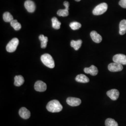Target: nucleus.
Wrapping results in <instances>:
<instances>
[{
	"instance_id": "nucleus-22",
	"label": "nucleus",
	"mask_w": 126,
	"mask_h": 126,
	"mask_svg": "<svg viewBox=\"0 0 126 126\" xmlns=\"http://www.w3.org/2000/svg\"><path fill=\"white\" fill-rule=\"evenodd\" d=\"M106 126H118L117 122L112 118H108L105 121Z\"/></svg>"
},
{
	"instance_id": "nucleus-9",
	"label": "nucleus",
	"mask_w": 126,
	"mask_h": 126,
	"mask_svg": "<svg viewBox=\"0 0 126 126\" xmlns=\"http://www.w3.org/2000/svg\"><path fill=\"white\" fill-rule=\"evenodd\" d=\"M24 6L27 11L30 13H33L36 9V5L34 2L31 0H27L24 3Z\"/></svg>"
},
{
	"instance_id": "nucleus-3",
	"label": "nucleus",
	"mask_w": 126,
	"mask_h": 126,
	"mask_svg": "<svg viewBox=\"0 0 126 126\" xmlns=\"http://www.w3.org/2000/svg\"><path fill=\"white\" fill-rule=\"evenodd\" d=\"M108 8V6L106 3H102L97 5L93 11V13L95 16L102 15L106 12Z\"/></svg>"
},
{
	"instance_id": "nucleus-18",
	"label": "nucleus",
	"mask_w": 126,
	"mask_h": 126,
	"mask_svg": "<svg viewBox=\"0 0 126 126\" xmlns=\"http://www.w3.org/2000/svg\"><path fill=\"white\" fill-rule=\"evenodd\" d=\"M82 41L81 40H78L77 41L72 40L71 42V46L73 47L75 50H79L82 45Z\"/></svg>"
},
{
	"instance_id": "nucleus-1",
	"label": "nucleus",
	"mask_w": 126,
	"mask_h": 126,
	"mask_svg": "<svg viewBox=\"0 0 126 126\" xmlns=\"http://www.w3.org/2000/svg\"><path fill=\"white\" fill-rule=\"evenodd\" d=\"M46 108L50 112L58 113L62 111L63 106L58 100L54 99L48 102L46 106Z\"/></svg>"
},
{
	"instance_id": "nucleus-11",
	"label": "nucleus",
	"mask_w": 126,
	"mask_h": 126,
	"mask_svg": "<svg viewBox=\"0 0 126 126\" xmlns=\"http://www.w3.org/2000/svg\"><path fill=\"white\" fill-rule=\"evenodd\" d=\"M84 71L86 73L90 74L92 76H96L98 73V68L94 65H91L90 67L85 68Z\"/></svg>"
},
{
	"instance_id": "nucleus-2",
	"label": "nucleus",
	"mask_w": 126,
	"mask_h": 126,
	"mask_svg": "<svg viewBox=\"0 0 126 126\" xmlns=\"http://www.w3.org/2000/svg\"><path fill=\"white\" fill-rule=\"evenodd\" d=\"M41 60L42 63L47 67L50 68H53L55 67L54 60L50 54H43L41 57Z\"/></svg>"
},
{
	"instance_id": "nucleus-7",
	"label": "nucleus",
	"mask_w": 126,
	"mask_h": 126,
	"mask_svg": "<svg viewBox=\"0 0 126 126\" xmlns=\"http://www.w3.org/2000/svg\"><path fill=\"white\" fill-rule=\"evenodd\" d=\"M34 88L37 92H45L47 89V85L43 81L38 80L35 83L34 85Z\"/></svg>"
},
{
	"instance_id": "nucleus-8",
	"label": "nucleus",
	"mask_w": 126,
	"mask_h": 126,
	"mask_svg": "<svg viewBox=\"0 0 126 126\" xmlns=\"http://www.w3.org/2000/svg\"><path fill=\"white\" fill-rule=\"evenodd\" d=\"M67 103L72 107H77L80 105L81 99L73 97H69L66 99Z\"/></svg>"
},
{
	"instance_id": "nucleus-10",
	"label": "nucleus",
	"mask_w": 126,
	"mask_h": 126,
	"mask_svg": "<svg viewBox=\"0 0 126 126\" xmlns=\"http://www.w3.org/2000/svg\"><path fill=\"white\" fill-rule=\"evenodd\" d=\"M107 94L112 100H116L118 99L120 93L118 90L115 89H113L108 91Z\"/></svg>"
},
{
	"instance_id": "nucleus-26",
	"label": "nucleus",
	"mask_w": 126,
	"mask_h": 126,
	"mask_svg": "<svg viewBox=\"0 0 126 126\" xmlns=\"http://www.w3.org/2000/svg\"><path fill=\"white\" fill-rule=\"evenodd\" d=\"M63 5H64V6L65 7V9L69 10V5H70L69 4V3L68 1H65L63 2Z\"/></svg>"
},
{
	"instance_id": "nucleus-23",
	"label": "nucleus",
	"mask_w": 126,
	"mask_h": 126,
	"mask_svg": "<svg viewBox=\"0 0 126 126\" xmlns=\"http://www.w3.org/2000/svg\"><path fill=\"white\" fill-rule=\"evenodd\" d=\"M57 14L59 16L65 17L69 15V10L68 9H59L57 12Z\"/></svg>"
},
{
	"instance_id": "nucleus-19",
	"label": "nucleus",
	"mask_w": 126,
	"mask_h": 126,
	"mask_svg": "<svg viewBox=\"0 0 126 126\" xmlns=\"http://www.w3.org/2000/svg\"><path fill=\"white\" fill-rule=\"evenodd\" d=\"M52 26L54 29L59 30L60 28L61 23L59 21L58 19L56 17H54L51 19Z\"/></svg>"
},
{
	"instance_id": "nucleus-27",
	"label": "nucleus",
	"mask_w": 126,
	"mask_h": 126,
	"mask_svg": "<svg viewBox=\"0 0 126 126\" xmlns=\"http://www.w3.org/2000/svg\"><path fill=\"white\" fill-rule=\"evenodd\" d=\"M81 0H75V1H80Z\"/></svg>"
},
{
	"instance_id": "nucleus-17",
	"label": "nucleus",
	"mask_w": 126,
	"mask_h": 126,
	"mask_svg": "<svg viewBox=\"0 0 126 126\" xmlns=\"http://www.w3.org/2000/svg\"><path fill=\"white\" fill-rule=\"evenodd\" d=\"M39 39L41 42V47L42 48L45 49L47 45V42L48 41V37L47 36H45L43 35H41L39 36Z\"/></svg>"
},
{
	"instance_id": "nucleus-4",
	"label": "nucleus",
	"mask_w": 126,
	"mask_h": 126,
	"mask_svg": "<svg viewBox=\"0 0 126 126\" xmlns=\"http://www.w3.org/2000/svg\"><path fill=\"white\" fill-rule=\"evenodd\" d=\"M19 40L17 38H14L8 44L6 50L9 52H13L16 50L19 44Z\"/></svg>"
},
{
	"instance_id": "nucleus-12",
	"label": "nucleus",
	"mask_w": 126,
	"mask_h": 126,
	"mask_svg": "<svg viewBox=\"0 0 126 126\" xmlns=\"http://www.w3.org/2000/svg\"><path fill=\"white\" fill-rule=\"evenodd\" d=\"M19 114L20 117L24 119H28L31 116L30 111L24 107L20 108L19 111Z\"/></svg>"
},
{
	"instance_id": "nucleus-24",
	"label": "nucleus",
	"mask_w": 126,
	"mask_h": 126,
	"mask_svg": "<svg viewBox=\"0 0 126 126\" xmlns=\"http://www.w3.org/2000/svg\"><path fill=\"white\" fill-rule=\"evenodd\" d=\"M70 27H71V28L73 30H77L81 28V23L77 22H73L70 23Z\"/></svg>"
},
{
	"instance_id": "nucleus-16",
	"label": "nucleus",
	"mask_w": 126,
	"mask_h": 126,
	"mask_svg": "<svg viewBox=\"0 0 126 126\" xmlns=\"http://www.w3.org/2000/svg\"><path fill=\"white\" fill-rule=\"evenodd\" d=\"M14 85L16 86H22L24 82V79L22 75H18L15 77Z\"/></svg>"
},
{
	"instance_id": "nucleus-25",
	"label": "nucleus",
	"mask_w": 126,
	"mask_h": 126,
	"mask_svg": "<svg viewBox=\"0 0 126 126\" xmlns=\"http://www.w3.org/2000/svg\"><path fill=\"white\" fill-rule=\"evenodd\" d=\"M119 4L122 8L126 9V0H120Z\"/></svg>"
},
{
	"instance_id": "nucleus-13",
	"label": "nucleus",
	"mask_w": 126,
	"mask_h": 126,
	"mask_svg": "<svg viewBox=\"0 0 126 126\" xmlns=\"http://www.w3.org/2000/svg\"><path fill=\"white\" fill-rule=\"evenodd\" d=\"M90 36L93 41L96 43H99L102 40L101 36L96 31H92L90 33Z\"/></svg>"
},
{
	"instance_id": "nucleus-15",
	"label": "nucleus",
	"mask_w": 126,
	"mask_h": 126,
	"mask_svg": "<svg viewBox=\"0 0 126 126\" xmlns=\"http://www.w3.org/2000/svg\"><path fill=\"white\" fill-rule=\"evenodd\" d=\"M126 33V20H122L119 24V34L123 35Z\"/></svg>"
},
{
	"instance_id": "nucleus-5",
	"label": "nucleus",
	"mask_w": 126,
	"mask_h": 126,
	"mask_svg": "<svg viewBox=\"0 0 126 126\" xmlns=\"http://www.w3.org/2000/svg\"><path fill=\"white\" fill-rule=\"evenodd\" d=\"M113 60L114 62L126 65V56L124 54H116L113 57Z\"/></svg>"
},
{
	"instance_id": "nucleus-21",
	"label": "nucleus",
	"mask_w": 126,
	"mask_h": 126,
	"mask_svg": "<svg viewBox=\"0 0 126 126\" xmlns=\"http://www.w3.org/2000/svg\"><path fill=\"white\" fill-rule=\"evenodd\" d=\"M10 25L16 31L20 30L22 27L21 24L18 23L17 20H13V21H12L10 22Z\"/></svg>"
},
{
	"instance_id": "nucleus-6",
	"label": "nucleus",
	"mask_w": 126,
	"mask_h": 126,
	"mask_svg": "<svg viewBox=\"0 0 126 126\" xmlns=\"http://www.w3.org/2000/svg\"><path fill=\"white\" fill-rule=\"evenodd\" d=\"M123 67L122 64L115 62L111 63L109 64L108 65V69L109 71L111 72H117L122 71L123 70Z\"/></svg>"
},
{
	"instance_id": "nucleus-14",
	"label": "nucleus",
	"mask_w": 126,
	"mask_h": 126,
	"mask_svg": "<svg viewBox=\"0 0 126 126\" xmlns=\"http://www.w3.org/2000/svg\"><path fill=\"white\" fill-rule=\"evenodd\" d=\"M75 80L78 82L83 83H86L89 82V78L84 74H82L77 75L75 78Z\"/></svg>"
},
{
	"instance_id": "nucleus-20",
	"label": "nucleus",
	"mask_w": 126,
	"mask_h": 126,
	"mask_svg": "<svg viewBox=\"0 0 126 126\" xmlns=\"http://www.w3.org/2000/svg\"><path fill=\"white\" fill-rule=\"evenodd\" d=\"M3 19L5 22H11L13 20V16L8 12H6L3 15Z\"/></svg>"
}]
</instances>
